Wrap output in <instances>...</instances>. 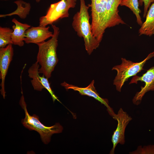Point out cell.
Instances as JSON below:
<instances>
[{
	"label": "cell",
	"mask_w": 154,
	"mask_h": 154,
	"mask_svg": "<svg viewBox=\"0 0 154 154\" xmlns=\"http://www.w3.org/2000/svg\"><path fill=\"white\" fill-rule=\"evenodd\" d=\"M139 81L144 82L145 84L144 86L141 87V90L136 93L133 99V103L137 105L140 104L143 97L147 92L154 91V66L147 70L141 76L136 75L133 76L129 84H137Z\"/></svg>",
	"instance_id": "obj_8"
},
{
	"label": "cell",
	"mask_w": 154,
	"mask_h": 154,
	"mask_svg": "<svg viewBox=\"0 0 154 154\" xmlns=\"http://www.w3.org/2000/svg\"><path fill=\"white\" fill-rule=\"evenodd\" d=\"M80 1V9L73 17L72 26L78 36L83 38L85 49L88 54L90 55L99 47L100 43L92 33L88 11L90 6L86 5L85 0Z\"/></svg>",
	"instance_id": "obj_2"
},
{
	"label": "cell",
	"mask_w": 154,
	"mask_h": 154,
	"mask_svg": "<svg viewBox=\"0 0 154 154\" xmlns=\"http://www.w3.org/2000/svg\"><path fill=\"white\" fill-rule=\"evenodd\" d=\"M51 26L53 30L51 38L46 41L37 44L38 50L37 61L40 66L39 72L48 79L51 77L52 73L58 61L56 50L60 30L54 25L52 24Z\"/></svg>",
	"instance_id": "obj_1"
},
{
	"label": "cell",
	"mask_w": 154,
	"mask_h": 154,
	"mask_svg": "<svg viewBox=\"0 0 154 154\" xmlns=\"http://www.w3.org/2000/svg\"><path fill=\"white\" fill-rule=\"evenodd\" d=\"M139 36L154 35V2L149 7L146 16V20L139 30Z\"/></svg>",
	"instance_id": "obj_15"
},
{
	"label": "cell",
	"mask_w": 154,
	"mask_h": 154,
	"mask_svg": "<svg viewBox=\"0 0 154 154\" xmlns=\"http://www.w3.org/2000/svg\"><path fill=\"white\" fill-rule=\"evenodd\" d=\"M131 154H154V145L139 146L137 149L130 152Z\"/></svg>",
	"instance_id": "obj_19"
},
{
	"label": "cell",
	"mask_w": 154,
	"mask_h": 154,
	"mask_svg": "<svg viewBox=\"0 0 154 154\" xmlns=\"http://www.w3.org/2000/svg\"><path fill=\"white\" fill-rule=\"evenodd\" d=\"M39 67V64L36 61L33 64L28 70V76L32 79L31 82L34 89L40 91L43 89L45 88L51 95L54 102L57 100L60 102L52 90L48 79L43 75L42 76H40Z\"/></svg>",
	"instance_id": "obj_9"
},
{
	"label": "cell",
	"mask_w": 154,
	"mask_h": 154,
	"mask_svg": "<svg viewBox=\"0 0 154 154\" xmlns=\"http://www.w3.org/2000/svg\"><path fill=\"white\" fill-rule=\"evenodd\" d=\"M22 94L19 104L25 114V118L21 121L22 124L30 130H35L38 132L42 141L45 144H48L50 141L51 137L53 134L62 131V127L58 123L50 127L46 126L40 122L38 116L35 114L30 116L27 110V105Z\"/></svg>",
	"instance_id": "obj_3"
},
{
	"label": "cell",
	"mask_w": 154,
	"mask_h": 154,
	"mask_svg": "<svg viewBox=\"0 0 154 154\" xmlns=\"http://www.w3.org/2000/svg\"><path fill=\"white\" fill-rule=\"evenodd\" d=\"M139 5L142 6L144 4V9L143 17H146L148 9L150 7L151 3L154 2V0H139Z\"/></svg>",
	"instance_id": "obj_20"
},
{
	"label": "cell",
	"mask_w": 154,
	"mask_h": 154,
	"mask_svg": "<svg viewBox=\"0 0 154 154\" xmlns=\"http://www.w3.org/2000/svg\"><path fill=\"white\" fill-rule=\"evenodd\" d=\"M154 56V51L150 53L143 60L134 62L125 58H121V64L114 66L112 70L117 71V73L114 80L113 84L116 90L120 92L124 82L130 77L136 75L138 72L144 70L143 68L147 61Z\"/></svg>",
	"instance_id": "obj_5"
},
{
	"label": "cell",
	"mask_w": 154,
	"mask_h": 154,
	"mask_svg": "<svg viewBox=\"0 0 154 154\" xmlns=\"http://www.w3.org/2000/svg\"><path fill=\"white\" fill-rule=\"evenodd\" d=\"M129 8L135 15L137 24L141 26L143 22L140 15L141 11L139 7V0H123L120 5Z\"/></svg>",
	"instance_id": "obj_17"
},
{
	"label": "cell",
	"mask_w": 154,
	"mask_h": 154,
	"mask_svg": "<svg viewBox=\"0 0 154 154\" xmlns=\"http://www.w3.org/2000/svg\"><path fill=\"white\" fill-rule=\"evenodd\" d=\"M123 0H106L112 27L120 24H126L119 14L118 7Z\"/></svg>",
	"instance_id": "obj_14"
},
{
	"label": "cell",
	"mask_w": 154,
	"mask_h": 154,
	"mask_svg": "<svg viewBox=\"0 0 154 154\" xmlns=\"http://www.w3.org/2000/svg\"><path fill=\"white\" fill-rule=\"evenodd\" d=\"M1 0V1H7V0Z\"/></svg>",
	"instance_id": "obj_22"
},
{
	"label": "cell",
	"mask_w": 154,
	"mask_h": 154,
	"mask_svg": "<svg viewBox=\"0 0 154 154\" xmlns=\"http://www.w3.org/2000/svg\"><path fill=\"white\" fill-rule=\"evenodd\" d=\"M115 119L117 121V127L114 132L112 138L113 146L110 154L114 153V150L118 143L123 145L125 142V132L126 126L132 119V117L120 108L116 115Z\"/></svg>",
	"instance_id": "obj_7"
},
{
	"label": "cell",
	"mask_w": 154,
	"mask_h": 154,
	"mask_svg": "<svg viewBox=\"0 0 154 154\" xmlns=\"http://www.w3.org/2000/svg\"><path fill=\"white\" fill-rule=\"evenodd\" d=\"M94 83V81L93 80L88 86L84 88L69 84L65 82L61 83V84L67 90L72 89L78 92L81 95L87 96L94 98L106 107L109 114L115 119L116 114L114 113L113 109L109 106L108 100L107 99L102 98L100 96L95 89Z\"/></svg>",
	"instance_id": "obj_10"
},
{
	"label": "cell",
	"mask_w": 154,
	"mask_h": 154,
	"mask_svg": "<svg viewBox=\"0 0 154 154\" xmlns=\"http://www.w3.org/2000/svg\"><path fill=\"white\" fill-rule=\"evenodd\" d=\"M13 54L12 44L0 48V78L1 80L0 92L4 99L6 94L5 88V78L9 65L12 60Z\"/></svg>",
	"instance_id": "obj_11"
},
{
	"label": "cell",
	"mask_w": 154,
	"mask_h": 154,
	"mask_svg": "<svg viewBox=\"0 0 154 154\" xmlns=\"http://www.w3.org/2000/svg\"><path fill=\"white\" fill-rule=\"evenodd\" d=\"M12 21L15 24L12 26L13 31L11 38L13 44L22 46L24 44L25 32L31 26L27 24L21 23L15 18L12 19Z\"/></svg>",
	"instance_id": "obj_13"
},
{
	"label": "cell",
	"mask_w": 154,
	"mask_h": 154,
	"mask_svg": "<svg viewBox=\"0 0 154 154\" xmlns=\"http://www.w3.org/2000/svg\"><path fill=\"white\" fill-rule=\"evenodd\" d=\"M13 29L7 27H0V47H5L8 44H13L12 33Z\"/></svg>",
	"instance_id": "obj_18"
},
{
	"label": "cell",
	"mask_w": 154,
	"mask_h": 154,
	"mask_svg": "<svg viewBox=\"0 0 154 154\" xmlns=\"http://www.w3.org/2000/svg\"><path fill=\"white\" fill-rule=\"evenodd\" d=\"M38 3L39 2L40 0H35Z\"/></svg>",
	"instance_id": "obj_21"
},
{
	"label": "cell",
	"mask_w": 154,
	"mask_h": 154,
	"mask_svg": "<svg viewBox=\"0 0 154 154\" xmlns=\"http://www.w3.org/2000/svg\"><path fill=\"white\" fill-rule=\"evenodd\" d=\"M91 30L100 43L106 30L109 28L107 4L106 0H91Z\"/></svg>",
	"instance_id": "obj_4"
},
{
	"label": "cell",
	"mask_w": 154,
	"mask_h": 154,
	"mask_svg": "<svg viewBox=\"0 0 154 154\" xmlns=\"http://www.w3.org/2000/svg\"><path fill=\"white\" fill-rule=\"evenodd\" d=\"M76 0H61L50 5L46 15L39 19V26L46 27L52 24L59 19L67 18L71 8L75 7Z\"/></svg>",
	"instance_id": "obj_6"
},
{
	"label": "cell",
	"mask_w": 154,
	"mask_h": 154,
	"mask_svg": "<svg viewBox=\"0 0 154 154\" xmlns=\"http://www.w3.org/2000/svg\"></svg>",
	"instance_id": "obj_23"
},
{
	"label": "cell",
	"mask_w": 154,
	"mask_h": 154,
	"mask_svg": "<svg viewBox=\"0 0 154 154\" xmlns=\"http://www.w3.org/2000/svg\"><path fill=\"white\" fill-rule=\"evenodd\" d=\"M49 27H31L26 31L24 42L25 43H32L37 44L45 41L53 35L49 30Z\"/></svg>",
	"instance_id": "obj_12"
},
{
	"label": "cell",
	"mask_w": 154,
	"mask_h": 154,
	"mask_svg": "<svg viewBox=\"0 0 154 154\" xmlns=\"http://www.w3.org/2000/svg\"><path fill=\"white\" fill-rule=\"evenodd\" d=\"M17 5L16 9L13 12L7 14L0 15V17H5L14 15H17L20 18L25 19L29 13L31 6L29 3L26 2L22 0H18L14 2Z\"/></svg>",
	"instance_id": "obj_16"
}]
</instances>
